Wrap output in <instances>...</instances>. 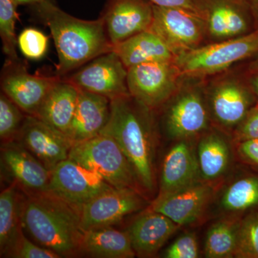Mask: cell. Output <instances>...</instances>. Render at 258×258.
Returning a JSON list of instances; mask_svg holds the SVG:
<instances>
[{
    "label": "cell",
    "instance_id": "6da1fadb",
    "mask_svg": "<svg viewBox=\"0 0 258 258\" xmlns=\"http://www.w3.org/2000/svg\"><path fill=\"white\" fill-rule=\"evenodd\" d=\"M152 110L128 96L112 100L108 123L101 134L114 139L124 153L144 195L157 189L156 134Z\"/></svg>",
    "mask_w": 258,
    "mask_h": 258
},
{
    "label": "cell",
    "instance_id": "7a4b0ae2",
    "mask_svg": "<svg viewBox=\"0 0 258 258\" xmlns=\"http://www.w3.org/2000/svg\"><path fill=\"white\" fill-rule=\"evenodd\" d=\"M34 7L53 38L58 56L57 76L63 78L98 56L113 51L103 17L95 20L75 18L52 0Z\"/></svg>",
    "mask_w": 258,
    "mask_h": 258
},
{
    "label": "cell",
    "instance_id": "3957f363",
    "mask_svg": "<svg viewBox=\"0 0 258 258\" xmlns=\"http://www.w3.org/2000/svg\"><path fill=\"white\" fill-rule=\"evenodd\" d=\"M23 229L37 243L61 257L81 255V211L50 192L27 195L21 205Z\"/></svg>",
    "mask_w": 258,
    "mask_h": 258
},
{
    "label": "cell",
    "instance_id": "277c9868",
    "mask_svg": "<svg viewBox=\"0 0 258 258\" xmlns=\"http://www.w3.org/2000/svg\"><path fill=\"white\" fill-rule=\"evenodd\" d=\"M69 159L95 171L113 187L130 188L144 194L124 153L109 136L100 134L74 143Z\"/></svg>",
    "mask_w": 258,
    "mask_h": 258
},
{
    "label": "cell",
    "instance_id": "5b68a950",
    "mask_svg": "<svg viewBox=\"0 0 258 258\" xmlns=\"http://www.w3.org/2000/svg\"><path fill=\"white\" fill-rule=\"evenodd\" d=\"M258 52V27L227 41L195 47L176 55L179 74L189 76L216 74Z\"/></svg>",
    "mask_w": 258,
    "mask_h": 258
},
{
    "label": "cell",
    "instance_id": "8992f818",
    "mask_svg": "<svg viewBox=\"0 0 258 258\" xmlns=\"http://www.w3.org/2000/svg\"><path fill=\"white\" fill-rule=\"evenodd\" d=\"M113 188L99 174L69 158L51 170L47 192L81 212L88 202Z\"/></svg>",
    "mask_w": 258,
    "mask_h": 258
},
{
    "label": "cell",
    "instance_id": "52a82bcc",
    "mask_svg": "<svg viewBox=\"0 0 258 258\" xmlns=\"http://www.w3.org/2000/svg\"><path fill=\"white\" fill-rule=\"evenodd\" d=\"M173 61L151 62L128 69L129 93L141 104L153 110L164 105L174 93L179 74Z\"/></svg>",
    "mask_w": 258,
    "mask_h": 258
},
{
    "label": "cell",
    "instance_id": "ba28073f",
    "mask_svg": "<svg viewBox=\"0 0 258 258\" xmlns=\"http://www.w3.org/2000/svg\"><path fill=\"white\" fill-rule=\"evenodd\" d=\"M148 205L143 193L130 188H113L93 199L83 207L81 228L83 232L112 227L124 217L137 213Z\"/></svg>",
    "mask_w": 258,
    "mask_h": 258
},
{
    "label": "cell",
    "instance_id": "9c48e42d",
    "mask_svg": "<svg viewBox=\"0 0 258 258\" xmlns=\"http://www.w3.org/2000/svg\"><path fill=\"white\" fill-rule=\"evenodd\" d=\"M1 177L25 195L47 192L51 171L18 141L1 144Z\"/></svg>",
    "mask_w": 258,
    "mask_h": 258
},
{
    "label": "cell",
    "instance_id": "30bf717a",
    "mask_svg": "<svg viewBox=\"0 0 258 258\" xmlns=\"http://www.w3.org/2000/svg\"><path fill=\"white\" fill-rule=\"evenodd\" d=\"M127 75L128 69L116 53L111 51L90 61L69 77L63 78L80 89L112 101L130 95Z\"/></svg>",
    "mask_w": 258,
    "mask_h": 258
},
{
    "label": "cell",
    "instance_id": "8fae6325",
    "mask_svg": "<svg viewBox=\"0 0 258 258\" xmlns=\"http://www.w3.org/2000/svg\"><path fill=\"white\" fill-rule=\"evenodd\" d=\"M149 30L160 37L174 55H178L196 47L203 38L204 22L199 13L191 10L153 5Z\"/></svg>",
    "mask_w": 258,
    "mask_h": 258
},
{
    "label": "cell",
    "instance_id": "7c38bea8",
    "mask_svg": "<svg viewBox=\"0 0 258 258\" xmlns=\"http://www.w3.org/2000/svg\"><path fill=\"white\" fill-rule=\"evenodd\" d=\"M60 76L30 74L21 60L7 61L1 76V89L26 114L36 115L39 108Z\"/></svg>",
    "mask_w": 258,
    "mask_h": 258
},
{
    "label": "cell",
    "instance_id": "4fadbf2b",
    "mask_svg": "<svg viewBox=\"0 0 258 258\" xmlns=\"http://www.w3.org/2000/svg\"><path fill=\"white\" fill-rule=\"evenodd\" d=\"M15 140L51 171L69 159L74 142L69 137L33 115H27Z\"/></svg>",
    "mask_w": 258,
    "mask_h": 258
},
{
    "label": "cell",
    "instance_id": "5bb4252c",
    "mask_svg": "<svg viewBox=\"0 0 258 258\" xmlns=\"http://www.w3.org/2000/svg\"><path fill=\"white\" fill-rule=\"evenodd\" d=\"M214 195L210 183L203 181L174 192L158 195L148 208L169 217L176 225H191L203 216Z\"/></svg>",
    "mask_w": 258,
    "mask_h": 258
},
{
    "label": "cell",
    "instance_id": "9a60e30c",
    "mask_svg": "<svg viewBox=\"0 0 258 258\" xmlns=\"http://www.w3.org/2000/svg\"><path fill=\"white\" fill-rule=\"evenodd\" d=\"M102 17L113 46L150 29L153 4L146 0H109Z\"/></svg>",
    "mask_w": 258,
    "mask_h": 258
},
{
    "label": "cell",
    "instance_id": "2e32d148",
    "mask_svg": "<svg viewBox=\"0 0 258 258\" xmlns=\"http://www.w3.org/2000/svg\"><path fill=\"white\" fill-rule=\"evenodd\" d=\"M179 227L169 217L148 208L126 231L136 254L151 257L157 254Z\"/></svg>",
    "mask_w": 258,
    "mask_h": 258
},
{
    "label": "cell",
    "instance_id": "e0dca14e",
    "mask_svg": "<svg viewBox=\"0 0 258 258\" xmlns=\"http://www.w3.org/2000/svg\"><path fill=\"white\" fill-rule=\"evenodd\" d=\"M200 181L197 152L188 140H179L163 160L159 195L174 192Z\"/></svg>",
    "mask_w": 258,
    "mask_h": 258
},
{
    "label": "cell",
    "instance_id": "ac0fdd59",
    "mask_svg": "<svg viewBox=\"0 0 258 258\" xmlns=\"http://www.w3.org/2000/svg\"><path fill=\"white\" fill-rule=\"evenodd\" d=\"M208 115L203 98L189 91L180 96L168 108L165 127L168 135L178 140H188L206 129Z\"/></svg>",
    "mask_w": 258,
    "mask_h": 258
},
{
    "label": "cell",
    "instance_id": "d6986e66",
    "mask_svg": "<svg viewBox=\"0 0 258 258\" xmlns=\"http://www.w3.org/2000/svg\"><path fill=\"white\" fill-rule=\"evenodd\" d=\"M79 90L77 106L68 134L74 144L100 135L111 113V101L109 98L80 88Z\"/></svg>",
    "mask_w": 258,
    "mask_h": 258
},
{
    "label": "cell",
    "instance_id": "ffe728a7",
    "mask_svg": "<svg viewBox=\"0 0 258 258\" xmlns=\"http://www.w3.org/2000/svg\"><path fill=\"white\" fill-rule=\"evenodd\" d=\"M257 101L252 89L249 91L240 83H225L212 94V110L220 124L228 128L237 127Z\"/></svg>",
    "mask_w": 258,
    "mask_h": 258
},
{
    "label": "cell",
    "instance_id": "44dd1931",
    "mask_svg": "<svg viewBox=\"0 0 258 258\" xmlns=\"http://www.w3.org/2000/svg\"><path fill=\"white\" fill-rule=\"evenodd\" d=\"M79 94V88L62 78L51 88L35 116L68 137Z\"/></svg>",
    "mask_w": 258,
    "mask_h": 258
},
{
    "label": "cell",
    "instance_id": "7402d4cb",
    "mask_svg": "<svg viewBox=\"0 0 258 258\" xmlns=\"http://www.w3.org/2000/svg\"><path fill=\"white\" fill-rule=\"evenodd\" d=\"M113 51L127 69L146 62L174 61L175 59L172 51L150 30L113 45Z\"/></svg>",
    "mask_w": 258,
    "mask_h": 258
},
{
    "label": "cell",
    "instance_id": "603a6c76",
    "mask_svg": "<svg viewBox=\"0 0 258 258\" xmlns=\"http://www.w3.org/2000/svg\"><path fill=\"white\" fill-rule=\"evenodd\" d=\"M80 252L99 258H133L137 255L127 231L122 232L112 227L83 232Z\"/></svg>",
    "mask_w": 258,
    "mask_h": 258
},
{
    "label": "cell",
    "instance_id": "cb8c5ba5",
    "mask_svg": "<svg viewBox=\"0 0 258 258\" xmlns=\"http://www.w3.org/2000/svg\"><path fill=\"white\" fill-rule=\"evenodd\" d=\"M24 193L9 184L0 194V257H10L23 233L21 205Z\"/></svg>",
    "mask_w": 258,
    "mask_h": 258
},
{
    "label": "cell",
    "instance_id": "d4e9b609",
    "mask_svg": "<svg viewBox=\"0 0 258 258\" xmlns=\"http://www.w3.org/2000/svg\"><path fill=\"white\" fill-rule=\"evenodd\" d=\"M196 152L202 181L211 183L228 170L232 159L230 146L220 134L212 133L203 137Z\"/></svg>",
    "mask_w": 258,
    "mask_h": 258
},
{
    "label": "cell",
    "instance_id": "484cf974",
    "mask_svg": "<svg viewBox=\"0 0 258 258\" xmlns=\"http://www.w3.org/2000/svg\"><path fill=\"white\" fill-rule=\"evenodd\" d=\"M219 206L225 213L237 217L258 210V173L244 174L226 186Z\"/></svg>",
    "mask_w": 258,
    "mask_h": 258
},
{
    "label": "cell",
    "instance_id": "4316f807",
    "mask_svg": "<svg viewBox=\"0 0 258 258\" xmlns=\"http://www.w3.org/2000/svg\"><path fill=\"white\" fill-rule=\"evenodd\" d=\"M241 218L242 217H225L210 226L205 238V257H235Z\"/></svg>",
    "mask_w": 258,
    "mask_h": 258
},
{
    "label": "cell",
    "instance_id": "83f0119b",
    "mask_svg": "<svg viewBox=\"0 0 258 258\" xmlns=\"http://www.w3.org/2000/svg\"><path fill=\"white\" fill-rule=\"evenodd\" d=\"M209 30L217 37L242 35L247 32V19L238 10L226 4L217 5L210 13Z\"/></svg>",
    "mask_w": 258,
    "mask_h": 258
},
{
    "label": "cell",
    "instance_id": "f1b7e54d",
    "mask_svg": "<svg viewBox=\"0 0 258 258\" xmlns=\"http://www.w3.org/2000/svg\"><path fill=\"white\" fill-rule=\"evenodd\" d=\"M18 6L13 0H0V37L7 61L20 60L17 53L18 38L15 34Z\"/></svg>",
    "mask_w": 258,
    "mask_h": 258
},
{
    "label": "cell",
    "instance_id": "f546056e",
    "mask_svg": "<svg viewBox=\"0 0 258 258\" xmlns=\"http://www.w3.org/2000/svg\"><path fill=\"white\" fill-rule=\"evenodd\" d=\"M27 115L2 91L0 94V138L2 143L16 139Z\"/></svg>",
    "mask_w": 258,
    "mask_h": 258
},
{
    "label": "cell",
    "instance_id": "4dcf8cb0",
    "mask_svg": "<svg viewBox=\"0 0 258 258\" xmlns=\"http://www.w3.org/2000/svg\"><path fill=\"white\" fill-rule=\"evenodd\" d=\"M235 257L258 258V210L241 218Z\"/></svg>",
    "mask_w": 258,
    "mask_h": 258
},
{
    "label": "cell",
    "instance_id": "1f68e13d",
    "mask_svg": "<svg viewBox=\"0 0 258 258\" xmlns=\"http://www.w3.org/2000/svg\"><path fill=\"white\" fill-rule=\"evenodd\" d=\"M48 37L35 28H26L18 37V45L22 54L30 60H39L45 55Z\"/></svg>",
    "mask_w": 258,
    "mask_h": 258
},
{
    "label": "cell",
    "instance_id": "d6a6232c",
    "mask_svg": "<svg viewBox=\"0 0 258 258\" xmlns=\"http://www.w3.org/2000/svg\"><path fill=\"white\" fill-rule=\"evenodd\" d=\"M199 244L195 233L188 232L179 236L166 248L165 258H197L199 257Z\"/></svg>",
    "mask_w": 258,
    "mask_h": 258
},
{
    "label": "cell",
    "instance_id": "836d02e7",
    "mask_svg": "<svg viewBox=\"0 0 258 258\" xmlns=\"http://www.w3.org/2000/svg\"><path fill=\"white\" fill-rule=\"evenodd\" d=\"M10 257L13 258H60L58 254L42 247L34 244L32 241L22 234L18 243L15 245Z\"/></svg>",
    "mask_w": 258,
    "mask_h": 258
},
{
    "label": "cell",
    "instance_id": "e575fe53",
    "mask_svg": "<svg viewBox=\"0 0 258 258\" xmlns=\"http://www.w3.org/2000/svg\"><path fill=\"white\" fill-rule=\"evenodd\" d=\"M255 139H258V102L235 132L236 143Z\"/></svg>",
    "mask_w": 258,
    "mask_h": 258
},
{
    "label": "cell",
    "instance_id": "d590c367",
    "mask_svg": "<svg viewBox=\"0 0 258 258\" xmlns=\"http://www.w3.org/2000/svg\"><path fill=\"white\" fill-rule=\"evenodd\" d=\"M237 152L242 162L258 171V139L238 142Z\"/></svg>",
    "mask_w": 258,
    "mask_h": 258
},
{
    "label": "cell",
    "instance_id": "8d00e7d4",
    "mask_svg": "<svg viewBox=\"0 0 258 258\" xmlns=\"http://www.w3.org/2000/svg\"><path fill=\"white\" fill-rule=\"evenodd\" d=\"M152 4L166 8H180L199 13L195 0H148Z\"/></svg>",
    "mask_w": 258,
    "mask_h": 258
},
{
    "label": "cell",
    "instance_id": "74e56055",
    "mask_svg": "<svg viewBox=\"0 0 258 258\" xmlns=\"http://www.w3.org/2000/svg\"><path fill=\"white\" fill-rule=\"evenodd\" d=\"M248 2L249 8H250L252 15L255 20L256 28L258 27V0H247Z\"/></svg>",
    "mask_w": 258,
    "mask_h": 258
},
{
    "label": "cell",
    "instance_id": "f35d334b",
    "mask_svg": "<svg viewBox=\"0 0 258 258\" xmlns=\"http://www.w3.org/2000/svg\"><path fill=\"white\" fill-rule=\"evenodd\" d=\"M250 86L258 102V73L257 74H252V77L250 79Z\"/></svg>",
    "mask_w": 258,
    "mask_h": 258
},
{
    "label": "cell",
    "instance_id": "ab89813d",
    "mask_svg": "<svg viewBox=\"0 0 258 258\" xmlns=\"http://www.w3.org/2000/svg\"><path fill=\"white\" fill-rule=\"evenodd\" d=\"M13 1L18 5H29L34 6V5L40 4V3H43L46 0H13Z\"/></svg>",
    "mask_w": 258,
    "mask_h": 258
},
{
    "label": "cell",
    "instance_id": "60d3db41",
    "mask_svg": "<svg viewBox=\"0 0 258 258\" xmlns=\"http://www.w3.org/2000/svg\"><path fill=\"white\" fill-rule=\"evenodd\" d=\"M249 72L251 74H257L258 73V58L254 60L249 66Z\"/></svg>",
    "mask_w": 258,
    "mask_h": 258
}]
</instances>
